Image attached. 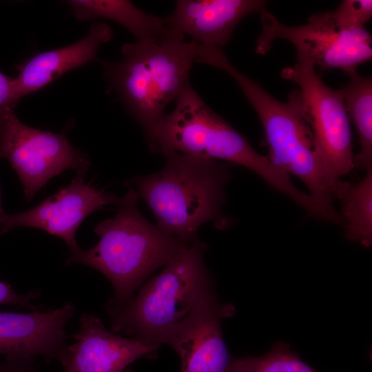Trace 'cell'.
Masks as SVG:
<instances>
[{
    "instance_id": "obj_1",
    "label": "cell",
    "mask_w": 372,
    "mask_h": 372,
    "mask_svg": "<svg viewBox=\"0 0 372 372\" xmlns=\"http://www.w3.org/2000/svg\"><path fill=\"white\" fill-rule=\"evenodd\" d=\"M165 156L161 171L127 181L149 206L156 225L185 242L197 238L198 227L205 223L220 229L228 227L230 221L222 209L230 164L177 152Z\"/></svg>"
},
{
    "instance_id": "obj_2",
    "label": "cell",
    "mask_w": 372,
    "mask_h": 372,
    "mask_svg": "<svg viewBox=\"0 0 372 372\" xmlns=\"http://www.w3.org/2000/svg\"><path fill=\"white\" fill-rule=\"evenodd\" d=\"M138 198L136 190L130 188L121 198L116 216L95 227L94 232L100 237L97 244L71 252L66 260L67 265L91 267L111 282L114 297L107 305L110 313L123 307L150 273L165 266L190 242L150 223L138 208Z\"/></svg>"
},
{
    "instance_id": "obj_3",
    "label": "cell",
    "mask_w": 372,
    "mask_h": 372,
    "mask_svg": "<svg viewBox=\"0 0 372 372\" xmlns=\"http://www.w3.org/2000/svg\"><path fill=\"white\" fill-rule=\"evenodd\" d=\"M202 62L224 70L241 88L261 122L270 163L287 175L298 178L317 202L333 207L336 186L327 175L317 154L300 90L290 92L286 102L277 100L240 72L220 48H207Z\"/></svg>"
},
{
    "instance_id": "obj_4",
    "label": "cell",
    "mask_w": 372,
    "mask_h": 372,
    "mask_svg": "<svg viewBox=\"0 0 372 372\" xmlns=\"http://www.w3.org/2000/svg\"><path fill=\"white\" fill-rule=\"evenodd\" d=\"M154 153L177 152L223 160L245 167L291 200L300 189L289 175L258 153L248 140L212 110L188 83L176 99L173 111L144 131Z\"/></svg>"
},
{
    "instance_id": "obj_5",
    "label": "cell",
    "mask_w": 372,
    "mask_h": 372,
    "mask_svg": "<svg viewBox=\"0 0 372 372\" xmlns=\"http://www.w3.org/2000/svg\"><path fill=\"white\" fill-rule=\"evenodd\" d=\"M198 50L199 43L167 28L156 40L125 43L118 61L101 62L110 89L143 132L189 83Z\"/></svg>"
},
{
    "instance_id": "obj_6",
    "label": "cell",
    "mask_w": 372,
    "mask_h": 372,
    "mask_svg": "<svg viewBox=\"0 0 372 372\" xmlns=\"http://www.w3.org/2000/svg\"><path fill=\"white\" fill-rule=\"evenodd\" d=\"M206 249L198 237L190 242L135 297L110 313L112 330L160 347L163 337L214 291L204 262Z\"/></svg>"
},
{
    "instance_id": "obj_7",
    "label": "cell",
    "mask_w": 372,
    "mask_h": 372,
    "mask_svg": "<svg viewBox=\"0 0 372 372\" xmlns=\"http://www.w3.org/2000/svg\"><path fill=\"white\" fill-rule=\"evenodd\" d=\"M260 14L262 30L256 40L257 54H265L273 41L284 39L322 70L340 69L349 75L371 59V34L365 28L340 24L331 12L313 14L305 24L298 26L280 23L266 10Z\"/></svg>"
},
{
    "instance_id": "obj_8",
    "label": "cell",
    "mask_w": 372,
    "mask_h": 372,
    "mask_svg": "<svg viewBox=\"0 0 372 372\" xmlns=\"http://www.w3.org/2000/svg\"><path fill=\"white\" fill-rule=\"evenodd\" d=\"M0 158L6 159L16 172L28 200L65 170L75 169L77 174L85 176L90 165L63 132L29 127L8 106L0 108Z\"/></svg>"
},
{
    "instance_id": "obj_9",
    "label": "cell",
    "mask_w": 372,
    "mask_h": 372,
    "mask_svg": "<svg viewBox=\"0 0 372 372\" xmlns=\"http://www.w3.org/2000/svg\"><path fill=\"white\" fill-rule=\"evenodd\" d=\"M296 58L280 75L299 86L317 154L335 185L355 168L350 119L339 90L324 84L306 56L297 52Z\"/></svg>"
},
{
    "instance_id": "obj_10",
    "label": "cell",
    "mask_w": 372,
    "mask_h": 372,
    "mask_svg": "<svg viewBox=\"0 0 372 372\" xmlns=\"http://www.w3.org/2000/svg\"><path fill=\"white\" fill-rule=\"evenodd\" d=\"M236 313L218 302L215 291L203 297L189 314L162 339L181 360L180 372H229L233 357L224 342L221 322Z\"/></svg>"
},
{
    "instance_id": "obj_11",
    "label": "cell",
    "mask_w": 372,
    "mask_h": 372,
    "mask_svg": "<svg viewBox=\"0 0 372 372\" xmlns=\"http://www.w3.org/2000/svg\"><path fill=\"white\" fill-rule=\"evenodd\" d=\"M83 176L76 174L67 187L27 211L7 214L0 207L1 232L22 226L37 228L62 238L71 252L78 250L75 236L82 222L93 212L107 205H118L121 200L85 183Z\"/></svg>"
},
{
    "instance_id": "obj_12",
    "label": "cell",
    "mask_w": 372,
    "mask_h": 372,
    "mask_svg": "<svg viewBox=\"0 0 372 372\" xmlns=\"http://www.w3.org/2000/svg\"><path fill=\"white\" fill-rule=\"evenodd\" d=\"M74 342L60 361L62 372H132L127 367L142 358H154L159 346L109 331L96 316L83 313Z\"/></svg>"
},
{
    "instance_id": "obj_13",
    "label": "cell",
    "mask_w": 372,
    "mask_h": 372,
    "mask_svg": "<svg viewBox=\"0 0 372 372\" xmlns=\"http://www.w3.org/2000/svg\"><path fill=\"white\" fill-rule=\"evenodd\" d=\"M74 313L71 302L45 312L0 311V355L61 361L68 346L65 327Z\"/></svg>"
},
{
    "instance_id": "obj_14",
    "label": "cell",
    "mask_w": 372,
    "mask_h": 372,
    "mask_svg": "<svg viewBox=\"0 0 372 372\" xmlns=\"http://www.w3.org/2000/svg\"><path fill=\"white\" fill-rule=\"evenodd\" d=\"M266 4L261 0H179L164 21L167 28L194 42L221 48L245 17L260 13Z\"/></svg>"
},
{
    "instance_id": "obj_15",
    "label": "cell",
    "mask_w": 372,
    "mask_h": 372,
    "mask_svg": "<svg viewBox=\"0 0 372 372\" xmlns=\"http://www.w3.org/2000/svg\"><path fill=\"white\" fill-rule=\"evenodd\" d=\"M112 28L104 23H94L88 34L71 45L39 53L20 65L14 78V99L38 91L65 72L97 58L98 50L112 37Z\"/></svg>"
},
{
    "instance_id": "obj_16",
    "label": "cell",
    "mask_w": 372,
    "mask_h": 372,
    "mask_svg": "<svg viewBox=\"0 0 372 372\" xmlns=\"http://www.w3.org/2000/svg\"><path fill=\"white\" fill-rule=\"evenodd\" d=\"M67 3L78 19L112 20L130 31L137 41L156 40L167 30L164 19L145 13L130 1L70 0Z\"/></svg>"
},
{
    "instance_id": "obj_17",
    "label": "cell",
    "mask_w": 372,
    "mask_h": 372,
    "mask_svg": "<svg viewBox=\"0 0 372 372\" xmlns=\"http://www.w3.org/2000/svg\"><path fill=\"white\" fill-rule=\"evenodd\" d=\"M334 198L341 203V225L349 240L365 247L372 243V169L359 182L340 180Z\"/></svg>"
},
{
    "instance_id": "obj_18",
    "label": "cell",
    "mask_w": 372,
    "mask_h": 372,
    "mask_svg": "<svg viewBox=\"0 0 372 372\" xmlns=\"http://www.w3.org/2000/svg\"><path fill=\"white\" fill-rule=\"evenodd\" d=\"M349 76L338 90L358 136L360 152L354 156V167L366 172L372 169V80L357 72Z\"/></svg>"
},
{
    "instance_id": "obj_19",
    "label": "cell",
    "mask_w": 372,
    "mask_h": 372,
    "mask_svg": "<svg viewBox=\"0 0 372 372\" xmlns=\"http://www.w3.org/2000/svg\"><path fill=\"white\" fill-rule=\"evenodd\" d=\"M229 372H317L283 342L274 344L265 355L234 358Z\"/></svg>"
},
{
    "instance_id": "obj_20",
    "label": "cell",
    "mask_w": 372,
    "mask_h": 372,
    "mask_svg": "<svg viewBox=\"0 0 372 372\" xmlns=\"http://www.w3.org/2000/svg\"><path fill=\"white\" fill-rule=\"evenodd\" d=\"M331 13L342 25L351 28H364L372 17V1L344 0Z\"/></svg>"
},
{
    "instance_id": "obj_21",
    "label": "cell",
    "mask_w": 372,
    "mask_h": 372,
    "mask_svg": "<svg viewBox=\"0 0 372 372\" xmlns=\"http://www.w3.org/2000/svg\"><path fill=\"white\" fill-rule=\"evenodd\" d=\"M37 297L34 292H30L26 295L17 293L12 287L0 280V304H14L30 308L32 310H37L31 301Z\"/></svg>"
},
{
    "instance_id": "obj_22",
    "label": "cell",
    "mask_w": 372,
    "mask_h": 372,
    "mask_svg": "<svg viewBox=\"0 0 372 372\" xmlns=\"http://www.w3.org/2000/svg\"><path fill=\"white\" fill-rule=\"evenodd\" d=\"M14 78L0 72V108L8 106L12 108L17 104L14 99Z\"/></svg>"
},
{
    "instance_id": "obj_23",
    "label": "cell",
    "mask_w": 372,
    "mask_h": 372,
    "mask_svg": "<svg viewBox=\"0 0 372 372\" xmlns=\"http://www.w3.org/2000/svg\"><path fill=\"white\" fill-rule=\"evenodd\" d=\"M0 372H38L32 360L7 358L0 361Z\"/></svg>"
}]
</instances>
